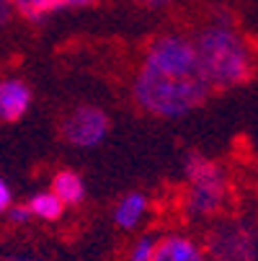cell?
Listing matches in <instances>:
<instances>
[{
    "label": "cell",
    "mask_w": 258,
    "mask_h": 261,
    "mask_svg": "<svg viewBox=\"0 0 258 261\" xmlns=\"http://www.w3.org/2000/svg\"><path fill=\"white\" fill-rule=\"evenodd\" d=\"M212 93L194 42L183 34H163L147 47L132 83L134 103L153 117L176 119L199 109Z\"/></svg>",
    "instance_id": "1"
},
{
    "label": "cell",
    "mask_w": 258,
    "mask_h": 261,
    "mask_svg": "<svg viewBox=\"0 0 258 261\" xmlns=\"http://www.w3.org/2000/svg\"><path fill=\"white\" fill-rule=\"evenodd\" d=\"M191 42L202 72L212 88H235L250 81V72H253L250 52L243 42V36L238 34V29L227 18H219L204 26Z\"/></svg>",
    "instance_id": "2"
},
{
    "label": "cell",
    "mask_w": 258,
    "mask_h": 261,
    "mask_svg": "<svg viewBox=\"0 0 258 261\" xmlns=\"http://www.w3.org/2000/svg\"><path fill=\"white\" fill-rule=\"evenodd\" d=\"M186 207L194 217H209L222 210L227 194V178L217 163L202 155L186 158Z\"/></svg>",
    "instance_id": "3"
},
{
    "label": "cell",
    "mask_w": 258,
    "mask_h": 261,
    "mask_svg": "<svg viewBox=\"0 0 258 261\" xmlns=\"http://www.w3.org/2000/svg\"><path fill=\"white\" fill-rule=\"evenodd\" d=\"M108 132V117L106 111L91 103L75 106L62 119V137L65 142L75 147H96Z\"/></svg>",
    "instance_id": "4"
},
{
    "label": "cell",
    "mask_w": 258,
    "mask_h": 261,
    "mask_svg": "<svg viewBox=\"0 0 258 261\" xmlns=\"http://www.w3.org/2000/svg\"><path fill=\"white\" fill-rule=\"evenodd\" d=\"M212 261H255V233L245 222H225L209 241Z\"/></svg>",
    "instance_id": "5"
},
{
    "label": "cell",
    "mask_w": 258,
    "mask_h": 261,
    "mask_svg": "<svg viewBox=\"0 0 258 261\" xmlns=\"http://www.w3.org/2000/svg\"><path fill=\"white\" fill-rule=\"evenodd\" d=\"M31 106V88L23 81L0 83V122H18Z\"/></svg>",
    "instance_id": "6"
},
{
    "label": "cell",
    "mask_w": 258,
    "mask_h": 261,
    "mask_svg": "<svg viewBox=\"0 0 258 261\" xmlns=\"http://www.w3.org/2000/svg\"><path fill=\"white\" fill-rule=\"evenodd\" d=\"M153 261H209L204 251L186 236H168L158 241Z\"/></svg>",
    "instance_id": "7"
},
{
    "label": "cell",
    "mask_w": 258,
    "mask_h": 261,
    "mask_svg": "<svg viewBox=\"0 0 258 261\" xmlns=\"http://www.w3.org/2000/svg\"><path fill=\"white\" fill-rule=\"evenodd\" d=\"M11 3L23 18L42 21V18L67 11V8H85V6L96 3V0H11Z\"/></svg>",
    "instance_id": "8"
},
{
    "label": "cell",
    "mask_w": 258,
    "mask_h": 261,
    "mask_svg": "<svg viewBox=\"0 0 258 261\" xmlns=\"http://www.w3.org/2000/svg\"><path fill=\"white\" fill-rule=\"evenodd\" d=\"M145 212H147V197L142 192H132V194H127L117 204L114 222H117L119 228H124V230H132V228L139 225V220L145 217Z\"/></svg>",
    "instance_id": "9"
},
{
    "label": "cell",
    "mask_w": 258,
    "mask_h": 261,
    "mask_svg": "<svg viewBox=\"0 0 258 261\" xmlns=\"http://www.w3.org/2000/svg\"><path fill=\"white\" fill-rule=\"evenodd\" d=\"M52 194L62 202V204H80L85 197V186L83 178L72 171H60L52 181Z\"/></svg>",
    "instance_id": "10"
},
{
    "label": "cell",
    "mask_w": 258,
    "mask_h": 261,
    "mask_svg": "<svg viewBox=\"0 0 258 261\" xmlns=\"http://www.w3.org/2000/svg\"><path fill=\"white\" fill-rule=\"evenodd\" d=\"M28 212H31V217H42V220H60L62 217V212H65V204L52 194V192H39V194H34L31 199H28Z\"/></svg>",
    "instance_id": "11"
},
{
    "label": "cell",
    "mask_w": 258,
    "mask_h": 261,
    "mask_svg": "<svg viewBox=\"0 0 258 261\" xmlns=\"http://www.w3.org/2000/svg\"><path fill=\"white\" fill-rule=\"evenodd\" d=\"M155 246H158V241H155L153 236L139 238V241L132 246V251H129V261H153Z\"/></svg>",
    "instance_id": "12"
},
{
    "label": "cell",
    "mask_w": 258,
    "mask_h": 261,
    "mask_svg": "<svg viewBox=\"0 0 258 261\" xmlns=\"http://www.w3.org/2000/svg\"><path fill=\"white\" fill-rule=\"evenodd\" d=\"M11 207V189H8V184L0 178V212H6Z\"/></svg>",
    "instance_id": "13"
},
{
    "label": "cell",
    "mask_w": 258,
    "mask_h": 261,
    "mask_svg": "<svg viewBox=\"0 0 258 261\" xmlns=\"http://www.w3.org/2000/svg\"><path fill=\"white\" fill-rule=\"evenodd\" d=\"M8 210H11V220L13 222H28V217H31L28 207H8Z\"/></svg>",
    "instance_id": "14"
},
{
    "label": "cell",
    "mask_w": 258,
    "mask_h": 261,
    "mask_svg": "<svg viewBox=\"0 0 258 261\" xmlns=\"http://www.w3.org/2000/svg\"><path fill=\"white\" fill-rule=\"evenodd\" d=\"M11 16H13V3L11 0H0V26L8 23Z\"/></svg>",
    "instance_id": "15"
},
{
    "label": "cell",
    "mask_w": 258,
    "mask_h": 261,
    "mask_svg": "<svg viewBox=\"0 0 258 261\" xmlns=\"http://www.w3.org/2000/svg\"><path fill=\"white\" fill-rule=\"evenodd\" d=\"M137 3L145 6V8H163V6L173 3V0H137Z\"/></svg>",
    "instance_id": "16"
},
{
    "label": "cell",
    "mask_w": 258,
    "mask_h": 261,
    "mask_svg": "<svg viewBox=\"0 0 258 261\" xmlns=\"http://www.w3.org/2000/svg\"><path fill=\"white\" fill-rule=\"evenodd\" d=\"M6 261H42V258H36V256H11Z\"/></svg>",
    "instance_id": "17"
}]
</instances>
